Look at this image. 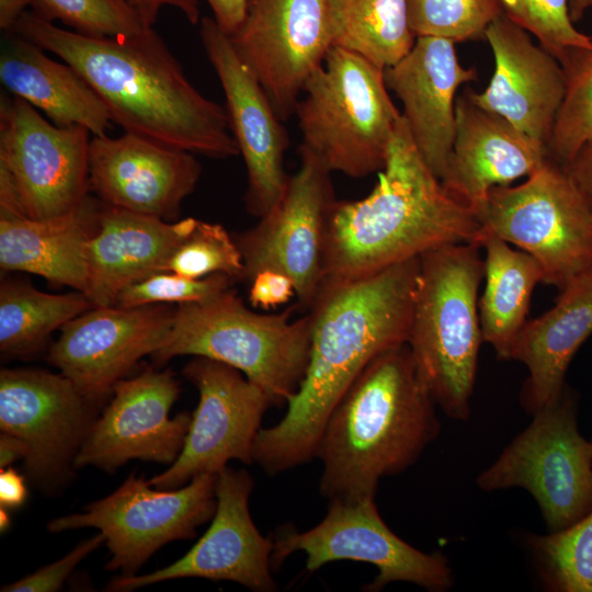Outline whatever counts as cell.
I'll list each match as a JSON object with an SVG mask.
<instances>
[{
	"mask_svg": "<svg viewBox=\"0 0 592 592\" xmlns=\"http://www.w3.org/2000/svg\"><path fill=\"white\" fill-rule=\"evenodd\" d=\"M420 258L349 281L321 282L309 307L310 353L305 376L284 417L261 428L253 459L276 475L317 457L330 413L366 365L407 343Z\"/></svg>",
	"mask_w": 592,
	"mask_h": 592,
	"instance_id": "cell-1",
	"label": "cell"
},
{
	"mask_svg": "<svg viewBox=\"0 0 592 592\" xmlns=\"http://www.w3.org/2000/svg\"><path fill=\"white\" fill-rule=\"evenodd\" d=\"M10 32L77 70L126 133L210 158L239 155L226 109L190 82L153 27L93 37L25 11Z\"/></svg>",
	"mask_w": 592,
	"mask_h": 592,
	"instance_id": "cell-2",
	"label": "cell"
},
{
	"mask_svg": "<svg viewBox=\"0 0 592 592\" xmlns=\"http://www.w3.org/2000/svg\"><path fill=\"white\" fill-rule=\"evenodd\" d=\"M479 229L476 214L428 167L401 114L372 192L337 200L330 210L321 282L364 277L445 244L475 242Z\"/></svg>",
	"mask_w": 592,
	"mask_h": 592,
	"instance_id": "cell-3",
	"label": "cell"
},
{
	"mask_svg": "<svg viewBox=\"0 0 592 592\" xmlns=\"http://www.w3.org/2000/svg\"><path fill=\"white\" fill-rule=\"evenodd\" d=\"M435 405L408 343L378 354L327 419L317 451L321 496L375 499L382 478L407 470L439 436Z\"/></svg>",
	"mask_w": 592,
	"mask_h": 592,
	"instance_id": "cell-4",
	"label": "cell"
},
{
	"mask_svg": "<svg viewBox=\"0 0 592 592\" xmlns=\"http://www.w3.org/2000/svg\"><path fill=\"white\" fill-rule=\"evenodd\" d=\"M481 247L445 244L420 257L408 345L433 400L451 419L470 415L480 344Z\"/></svg>",
	"mask_w": 592,
	"mask_h": 592,
	"instance_id": "cell-5",
	"label": "cell"
},
{
	"mask_svg": "<svg viewBox=\"0 0 592 592\" xmlns=\"http://www.w3.org/2000/svg\"><path fill=\"white\" fill-rule=\"evenodd\" d=\"M297 307L260 314L232 287L203 301L180 304L167 339L150 356L158 364L183 355L225 363L282 407L297 391L309 361L311 319L307 312L293 320Z\"/></svg>",
	"mask_w": 592,
	"mask_h": 592,
	"instance_id": "cell-6",
	"label": "cell"
},
{
	"mask_svg": "<svg viewBox=\"0 0 592 592\" xmlns=\"http://www.w3.org/2000/svg\"><path fill=\"white\" fill-rule=\"evenodd\" d=\"M303 93L295 109L300 158L351 178L384 168L401 113L388 94L383 68L333 46Z\"/></svg>",
	"mask_w": 592,
	"mask_h": 592,
	"instance_id": "cell-7",
	"label": "cell"
},
{
	"mask_svg": "<svg viewBox=\"0 0 592 592\" xmlns=\"http://www.w3.org/2000/svg\"><path fill=\"white\" fill-rule=\"evenodd\" d=\"M474 243L497 237L531 254L543 283L563 288L592 272V200L550 157L515 186L491 189Z\"/></svg>",
	"mask_w": 592,
	"mask_h": 592,
	"instance_id": "cell-8",
	"label": "cell"
},
{
	"mask_svg": "<svg viewBox=\"0 0 592 592\" xmlns=\"http://www.w3.org/2000/svg\"><path fill=\"white\" fill-rule=\"evenodd\" d=\"M90 132L61 127L25 100L0 98V217L47 219L89 195Z\"/></svg>",
	"mask_w": 592,
	"mask_h": 592,
	"instance_id": "cell-9",
	"label": "cell"
},
{
	"mask_svg": "<svg viewBox=\"0 0 592 592\" xmlns=\"http://www.w3.org/2000/svg\"><path fill=\"white\" fill-rule=\"evenodd\" d=\"M482 470L483 491L523 488L536 500L550 532L570 527L592 508V440L579 432L574 403L565 387Z\"/></svg>",
	"mask_w": 592,
	"mask_h": 592,
	"instance_id": "cell-10",
	"label": "cell"
},
{
	"mask_svg": "<svg viewBox=\"0 0 592 592\" xmlns=\"http://www.w3.org/2000/svg\"><path fill=\"white\" fill-rule=\"evenodd\" d=\"M218 474H203L170 490L157 489L132 473L111 494L89 503L83 512L53 519L50 533L95 528L110 551L107 571L129 577L166 544L191 539L216 511Z\"/></svg>",
	"mask_w": 592,
	"mask_h": 592,
	"instance_id": "cell-11",
	"label": "cell"
},
{
	"mask_svg": "<svg viewBox=\"0 0 592 592\" xmlns=\"http://www.w3.org/2000/svg\"><path fill=\"white\" fill-rule=\"evenodd\" d=\"M273 539L272 567L292 554H306V571L340 560L368 562L378 570L364 591L377 592L391 582H409L442 592L454 583L447 558L440 551H421L396 535L382 519L375 499L331 500L320 523L299 532L283 527Z\"/></svg>",
	"mask_w": 592,
	"mask_h": 592,
	"instance_id": "cell-12",
	"label": "cell"
},
{
	"mask_svg": "<svg viewBox=\"0 0 592 592\" xmlns=\"http://www.w3.org/2000/svg\"><path fill=\"white\" fill-rule=\"evenodd\" d=\"M184 377L198 391L183 448L178 458L149 483L177 489L203 474H219L231 459L252 465L253 447L270 397L240 371L225 363L193 356Z\"/></svg>",
	"mask_w": 592,
	"mask_h": 592,
	"instance_id": "cell-13",
	"label": "cell"
},
{
	"mask_svg": "<svg viewBox=\"0 0 592 592\" xmlns=\"http://www.w3.org/2000/svg\"><path fill=\"white\" fill-rule=\"evenodd\" d=\"M229 37L280 119L287 121L333 47V0H247L244 18Z\"/></svg>",
	"mask_w": 592,
	"mask_h": 592,
	"instance_id": "cell-14",
	"label": "cell"
},
{
	"mask_svg": "<svg viewBox=\"0 0 592 592\" xmlns=\"http://www.w3.org/2000/svg\"><path fill=\"white\" fill-rule=\"evenodd\" d=\"M96 409L64 374L38 368L0 371V429L29 448L27 476L45 491L68 481Z\"/></svg>",
	"mask_w": 592,
	"mask_h": 592,
	"instance_id": "cell-15",
	"label": "cell"
},
{
	"mask_svg": "<svg viewBox=\"0 0 592 592\" xmlns=\"http://www.w3.org/2000/svg\"><path fill=\"white\" fill-rule=\"evenodd\" d=\"M337 201L331 173L300 158L298 171L258 224L234 238L244 264L243 281L274 270L295 284L298 307L309 309L322 280V250L330 210Z\"/></svg>",
	"mask_w": 592,
	"mask_h": 592,
	"instance_id": "cell-16",
	"label": "cell"
},
{
	"mask_svg": "<svg viewBox=\"0 0 592 592\" xmlns=\"http://www.w3.org/2000/svg\"><path fill=\"white\" fill-rule=\"evenodd\" d=\"M253 478L246 469H223L216 481V511L198 542L173 563L146 574L117 576L106 591L127 592L174 579L232 581L255 592H274L273 539L263 536L250 514Z\"/></svg>",
	"mask_w": 592,
	"mask_h": 592,
	"instance_id": "cell-17",
	"label": "cell"
},
{
	"mask_svg": "<svg viewBox=\"0 0 592 592\" xmlns=\"http://www.w3.org/2000/svg\"><path fill=\"white\" fill-rule=\"evenodd\" d=\"M179 395V383L170 368H149L118 380L73 468L95 467L112 474L133 459L171 465L183 448L192 419L186 411L169 417Z\"/></svg>",
	"mask_w": 592,
	"mask_h": 592,
	"instance_id": "cell-18",
	"label": "cell"
},
{
	"mask_svg": "<svg viewBox=\"0 0 592 592\" xmlns=\"http://www.w3.org/2000/svg\"><path fill=\"white\" fill-rule=\"evenodd\" d=\"M174 312L168 304L92 307L60 329L47 361L99 408L140 358L162 345Z\"/></svg>",
	"mask_w": 592,
	"mask_h": 592,
	"instance_id": "cell-19",
	"label": "cell"
},
{
	"mask_svg": "<svg viewBox=\"0 0 592 592\" xmlns=\"http://www.w3.org/2000/svg\"><path fill=\"white\" fill-rule=\"evenodd\" d=\"M200 36L223 88L229 127L246 164V206L260 218L285 189L288 175L283 162L288 135L266 92L214 18L201 19Z\"/></svg>",
	"mask_w": 592,
	"mask_h": 592,
	"instance_id": "cell-20",
	"label": "cell"
},
{
	"mask_svg": "<svg viewBox=\"0 0 592 592\" xmlns=\"http://www.w3.org/2000/svg\"><path fill=\"white\" fill-rule=\"evenodd\" d=\"M201 173L194 153L132 133L90 140V191L103 203L137 214L174 221Z\"/></svg>",
	"mask_w": 592,
	"mask_h": 592,
	"instance_id": "cell-21",
	"label": "cell"
},
{
	"mask_svg": "<svg viewBox=\"0 0 592 592\" xmlns=\"http://www.w3.org/2000/svg\"><path fill=\"white\" fill-rule=\"evenodd\" d=\"M494 57L487 88L466 94L547 148L566 91V73L548 50L503 13L485 32Z\"/></svg>",
	"mask_w": 592,
	"mask_h": 592,
	"instance_id": "cell-22",
	"label": "cell"
},
{
	"mask_svg": "<svg viewBox=\"0 0 592 592\" xmlns=\"http://www.w3.org/2000/svg\"><path fill=\"white\" fill-rule=\"evenodd\" d=\"M384 77L402 102L415 147L441 180L453 149L455 95L462 84L476 80V69L460 65L453 41L419 36L403 58L384 69Z\"/></svg>",
	"mask_w": 592,
	"mask_h": 592,
	"instance_id": "cell-23",
	"label": "cell"
},
{
	"mask_svg": "<svg viewBox=\"0 0 592 592\" xmlns=\"http://www.w3.org/2000/svg\"><path fill=\"white\" fill-rule=\"evenodd\" d=\"M455 118L452 155L441 182L479 219L491 189L530 177L549 156L545 146L476 105L467 94L456 99Z\"/></svg>",
	"mask_w": 592,
	"mask_h": 592,
	"instance_id": "cell-24",
	"label": "cell"
},
{
	"mask_svg": "<svg viewBox=\"0 0 592 592\" xmlns=\"http://www.w3.org/2000/svg\"><path fill=\"white\" fill-rule=\"evenodd\" d=\"M197 219L175 221L137 214L101 201L98 228L87 243V285L93 307L114 306L127 286L167 272L168 262Z\"/></svg>",
	"mask_w": 592,
	"mask_h": 592,
	"instance_id": "cell-25",
	"label": "cell"
},
{
	"mask_svg": "<svg viewBox=\"0 0 592 592\" xmlns=\"http://www.w3.org/2000/svg\"><path fill=\"white\" fill-rule=\"evenodd\" d=\"M591 334L592 272H588L560 289L553 308L527 320L515 340L511 360L527 367L521 401L528 412L535 413L560 397L569 364Z\"/></svg>",
	"mask_w": 592,
	"mask_h": 592,
	"instance_id": "cell-26",
	"label": "cell"
},
{
	"mask_svg": "<svg viewBox=\"0 0 592 592\" xmlns=\"http://www.w3.org/2000/svg\"><path fill=\"white\" fill-rule=\"evenodd\" d=\"M0 81L57 126L80 125L92 136L106 135L112 127L106 105L77 70L13 32H4L2 38Z\"/></svg>",
	"mask_w": 592,
	"mask_h": 592,
	"instance_id": "cell-27",
	"label": "cell"
},
{
	"mask_svg": "<svg viewBox=\"0 0 592 592\" xmlns=\"http://www.w3.org/2000/svg\"><path fill=\"white\" fill-rule=\"evenodd\" d=\"M100 207L101 201L88 195L56 217H0L1 270L35 274L83 293L87 243L98 228Z\"/></svg>",
	"mask_w": 592,
	"mask_h": 592,
	"instance_id": "cell-28",
	"label": "cell"
},
{
	"mask_svg": "<svg viewBox=\"0 0 592 592\" xmlns=\"http://www.w3.org/2000/svg\"><path fill=\"white\" fill-rule=\"evenodd\" d=\"M479 246L486 251V284L478 303L482 339L499 360H511L527 321L532 294L543 283V270L531 254L497 237H486Z\"/></svg>",
	"mask_w": 592,
	"mask_h": 592,
	"instance_id": "cell-29",
	"label": "cell"
},
{
	"mask_svg": "<svg viewBox=\"0 0 592 592\" xmlns=\"http://www.w3.org/2000/svg\"><path fill=\"white\" fill-rule=\"evenodd\" d=\"M93 307L81 292L50 294L27 283L2 280L0 285V351L21 357L38 351L48 337Z\"/></svg>",
	"mask_w": 592,
	"mask_h": 592,
	"instance_id": "cell-30",
	"label": "cell"
},
{
	"mask_svg": "<svg viewBox=\"0 0 592 592\" xmlns=\"http://www.w3.org/2000/svg\"><path fill=\"white\" fill-rule=\"evenodd\" d=\"M334 44L386 69L412 48L407 0H333Z\"/></svg>",
	"mask_w": 592,
	"mask_h": 592,
	"instance_id": "cell-31",
	"label": "cell"
},
{
	"mask_svg": "<svg viewBox=\"0 0 592 592\" xmlns=\"http://www.w3.org/2000/svg\"><path fill=\"white\" fill-rule=\"evenodd\" d=\"M526 546L548 590L592 592V508L570 527L527 535Z\"/></svg>",
	"mask_w": 592,
	"mask_h": 592,
	"instance_id": "cell-32",
	"label": "cell"
},
{
	"mask_svg": "<svg viewBox=\"0 0 592 592\" xmlns=\"http://www.w3.org/2000/svg\"><path fill=\"white\" fill-rule=\"evenodd\" d=\"M561 66L566 91L547 151L563 167L592 140V48L572 50Z\"/></svg>",
	"mask_w": 592,
	"mask_h": 592,
	"instance_id": "cell-33",
	"label": "cell"
},
{
	"mask_svg": "<svg viewBox=\"0 0 592 592\" xmlns=\"http://www.w3.org/2000/svg\"><path fill=\"white\" fill-rule=\"evenodd\" d=\"M410 29L415 37L456 42L485 36L503 11L499 0H407Z\"/></svg>",
	"mask_w": 592,
	"mask_h": 592,
	"instance_id": "cell-34",
	"label": "cell"
},
{
	"mask_svg": "<svg viewBox=\"0 0 592 592\" xmlns=\"http://www.w3.org/2000/svg\"><path fill=\"white\" fill-rule=\"evenodd\" d=\"M167 272L190 278L225 274L243 281L244 264L232 236L219 224L197 219L168 262Z\"/></svg>",
	"mask_w": 592,
	"mask_h": 592,
	"instance_id": "cell-35",
	"label": "cell"
},
{
	"mask_svg": "<svg viewBox=\"0 0 592 592\" xmlns=\"http://www.w3.org/2000/svg\"><path fill=\"white\" fill-rule=\"evenodd\" d=\"M32 11L93 37L135 35L149 29L126 0H34Z\"/></svg>",
	"mask_w": 592,
	"mask_h": 592,
	"instance_id": "cell-36",
	"label": "cell"
},
{
	"mask_svg": "<svg viewBox=\"0 0 592 592\" xmlns=\"http://www.w3.org/2000/svg\"><path fill=\"white\" fill-rule=\"evenodd\" d=\"M503 14L533 34L562 65L570 53L592 48V37L571 20L569 0H499Z\"/></svg>",
	"mask_w": 592,
	"mask_h": 592,
	"instance_id": "cell-37",
	"label": "cell"
},
{
	"mask_svg": "<svg viewBox=\"0 0 592 592\" xmlns=\"http://www.w3.org/2000/svg\"><path fill=\"white\" fill-rule=\"evenodd\" d=\"M235 281L225 274L190 278L173 272H160L125 287L118 294L114 306L135 308L203 301L232 287Z\"/></svg>",
	"mask_w": 592,
	"mask_h": 592,
	"instance_id": "cell-38",
	"label": "cell"
},
{
	"mask_svg": "<svg viewBox=\"0 0 592 592\" xmlns=\"http://www.w3.org/2000/svg\"><path fill=\"white\" fill-rule=\"evenodd\" d=\"M105 543V537L99 533L81 540L75 548L60 559L46 565L18 581L5 584L2 592H53L58 591L75 568L91 553Z\"/></svg>",
	"mask_w": 592,
	"mask_h": 592,
	"instance_id": "cell-39",
	"label": "cell"
},
{
	"mask_svg": "<svg viewBox=\"0 0 592 592\" xmlns=\"http://www.w3.org/2000/svg\"><path fill=\"white\" fill-rule=\"evenodd\" d=\"M249 301L253 307L271 309L295 296L293 280L283 272L263 270L249 281Z\"/></svg>",
	"mask_w": 592,
	"mask_h": 592,
	"instance_id": "cell-40",
	"label": "cell"
},
{
	"mask_svg": "<svg viewBox=\"0 0 592 592\" xmlns=\"http://www.w3.org/2000/svg\"><path fill=\"white\" fill-rule=\"evenodd\" d=\"M136 11L147 27H153L161 8L169 5L180 10L186 20L196 25L200 23L201 10L198 0H126Z\"/></svg>",
	"mask_w": 592,
	"mask_h": 592,
	"instance_id": "cell-41",
	"label": "cell"
},
{
	"mask_svg": "<svg viewBox=\"0 0 592 592\" xmlns=\"http://www.w3.org/2000/svg\"><path fill=\"white\" fill-rule=\"evenodd\" d=\"M563 168L576 185L592 200V140L582 146Z\"/></svg>",
	"mask_w": 592,
	"mask_h": 592,
	"instance_id": "cell-42",
	"label": "cell"
},
{
	"mask_svg": "<svg viewBox=\"0 0 592 592\" xmlns=\"http://www.w3.org/2000/svg\"><path fill=\"white\" fill-rule=\"evenodd\" d=\"M218 26L228 35L241 24L246 14L247 0H206Z\"/></svg>",
	"mask_w": 592,
	"mask_h": 592,
	"instance_id": "cell-43",
	"label": "cell"
},
{
	"mask_svg": "<svg viewBox=\"0 0 592 592\" xmlns=\"http://www.w3.org/2000/svg\"><path fill=\"white\" fill-rule=\"evenodd\" d=\"M27 496L24 478L12 467L0 470V503L5 509L21 506Z\"/></svg>",
	"mask_w": 592,
	"mask_h": 592,
	"instance_id": "cell-44",
	"label": "cell"
},
{
	"mask_svg": "<svg viewBox=\"0 0 592 592\" xmlns=\"http://www.w3.org/2000/svg\"><path fill=\"white\" fill-rule=\"evenodd\" d=\"M29 454L27 445L18 436L1 432L0 435V467H10L19 459H25Z\"/></svg>",
	"mask_w": 592,
	"mask_h": 592,
	"instance_id": "cell-45",
	"label": "cell"
},
{
	"mask_svg": "<svg viewBox=\"0 0 592 592\" xmlns=\"http://www.w3.org/2000/svg\"><path fill=\"white\" fill-rule=\"evenodd\" d=\"M34 0H0V29L10 32Z\"/></svg>",
	"mask_w": 592,
	"mask_h": 592,
	"instance_id": "cell-46",
	"label": "cell"
},
{
	"mask_svg": "<svg viewBox=\"0 0 592 592\" xmlns=\"http://www.w3.org/2000/svg\"><path fill=\"white\" fill-rule=\"evenodd\" d=\"M592 8V0H569V12L573 23L580 21L584 13Z\"/></svg>",
	"mask_w": 592,
	"mask_h": 592,
	"instance_id": "cell-47",
	"label": "cell"
},
{
	"mask_svg": "<svg viewBox=\"0 0 592 592\" xmlns=\"http://www.w3.org/2000/svg\"><path fill=\"white\" fill-rule=\"evenodd\" d=\"M10 526V517L8 515L7 509L1 506L0 509V528L5 531Z\"/></svg>",
	"mask_w": 592,
	"mask_h": 592,
	"instance_id": "cell-48",
	"label": "cell"
}]
</instances>
